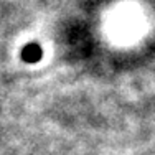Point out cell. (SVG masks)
I'll use <instances>...</instances> for the list:
<instances>
[{"mask_svg": "<svg viewBox=\"0 0 155 155\" xmlns=\"http://www.w3.org/2000/svg\"><path fill=\"white\" fill-rule=\"evenodd\" d=\"M21 58L28 63H35L41 58V50L36 45H28V46H25L23 53H21Z\"/></svg>", "mask_w": 155, "mask_h": 155, "instance_id": "cell-1", "label": "cell"}]
</instances>
